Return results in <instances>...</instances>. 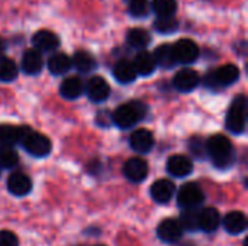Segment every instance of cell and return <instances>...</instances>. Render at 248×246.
<instances>
[{"label": "cell", "instance_id": "1", "mask_svg": "<svg viewBox=\"0 0 248 246\" xmlns=\"http://www.w3.org/2000/svg\"><path fill=\"white\" fill-rule=\"evenodd\" d=\"M206 152L212 158L215 167L225 170L234 162V148L231 141L224 135H214L206 142Z\"/></svg>", "mask_w": 248, "mask_h": 246}, {"label": "cell", "instance_id": "2", "mask_svg": "<svg viewBox=\"0 0 248 246\" xmlns=\"http://www.w3.org/2000/svg\"><path fill=\"white\" fill-rule=\"evenodd\" d=\"M147 113V107L140 103V101H129V103H125L122 106H119L112 119H113V123L121 128V129H129L132 128L134 125H137Z\"/></svg>", "mask_w": 248, "mask_h": 246}, {"label": "cell", "instance_id": "3", "mask_svg": "<svg viewBox=\"0 0 248 246\" xmlns=\"http://www.w3.org/2000/svg\"><path fill=\"white\" fill-rule=\"evenodd\" d=\"M247 122V97L244 94L237 96L228 110L227 115V129L232 133H243Z\"/></svg>", "mask_w": 248, "mask_h": 246}, {"label": "cell", "instance_id": "4", "mask_svg": "<svg viewBox=\"0 0 248 246\" xmlns=\"http://www.w3.org/2000/svg\"><path fill=\"white\" fill-rule=\"evenodd\" d=\"M22 146L33 157L36 158H42V157H46L49 152H51V141L42 135V133H38V132H33L28 128V130L25 132L22 141H20Z\"/></svg>", "mask_w": 248, "mask_h": 246}, {"label": "cell", "instance_id": "5", "mask_svg": "<svg viewBox=\"0 0 248 246\" xmlns=\"http://www.w3.org/2000/svg\"><path fill=\"white\" fill-rule=\"evenodd\" d=\"M205 200L202 188L196 183H186L177 193V204L183 209H196Z\"/></svg>", "mask_w": 248, "mask_h": 246}, {"label": "cell", "instance_id": "6", "mask_svg": "<svg viewBox=\"0 0 248 246\" xmlns=\"http://www.w3.org/2000/svg\"><path fill=\"white\" fill-rule=\"evenodd\" d=\"M171 49H173L176 62H180V64H192L199 57V48L190 39L177 41L174 45H171Z\"/></svg>", "mask_w": 248, "mask_h": 246}, {"label": "cell", "instance_id": "7", "mask_svg": "<svg viewBox=\"0 0 248 246\" xmlns=\"http://www.w3.org/2000/svg\"><path fill=\"white\" fill-rule=\"evenodd\" d=\"M157 236L164 244H176L183 236V228L179 220L166 219L157 228Z\"/></svg>", "mask_w": 248, "mask_h": 246}, {"label": "cell", "instance_id": "8", "mask_svg": "<svg viewBox=\"0 0 248 246\" xmlns=\"http://www.w3.org/2000/svg\"><path fill=\"white\" fill-rule=\"evenodd\" d=\"M86 93L87 97L94 101V103H102L105 100H108L109 94H110V87L108 84V81L103 77H92L87 84H86Z\"/></svg>", "mask_w": 248, "mask_h": 246}, {"label": "cell", "instance_id": "9", "mask_svg": "<svg viewBox=\"0 0 248 246\" xmlns=\"http://www.w3.org/2000/svg\"><path fill=\"white\" fill-rule=\"evenodd\" d=\"M199 83H201V77L192 68L180 70L173 78V84H174L176 90H179L182 93H189V91L195 90L199 86Z\"/></svg>", "mask_w": 248, "mask_h": 246}, {"label": "cell", "instance_id": "10", "mask_svg": "<svg viewBox=\"0 0 248 246\" xmlns=\"http://www.w3.org/2000/svg\"><path fill=\"white\" fill-rule=\"evenodd\" d=\"M125 177L132 183H141L148 175V164L142 158H131L124 165Z\"/></svg>", "mask_w": 248, "mask_h": 246}, {"label": "cell", "instance_id": "11", "mask_svg": "<svg viewBox=\"0 0 248 246\" xmlns=\"http://www.w3.org/2000/svg\"><path fill=\"white\" fill-rule=\"evenodd\" d=\"M215 86H231L240 78V70L234 64H225L209 75Z\"/></svg>", "mask_w": 248, "mask_h": 246}, {"label": "cell", "instance_id": "12", "mask_svg": "<svg viewBox=\"0 0 248 246\" xmlns=\"http://www.w3.org/2000/svg\"><path fill=\"white\" fill-rule=\"evenodd\" d=\"M129 145L135 152L147 154L154 146V136L148 129H137L129 138Z\"/></svg>", "mask_w": 248, "mask_h": 246}, {"label": "cell", "instance_id": "13", "mask_svg": "<svg viewBox=\"0 0 248 246\" xmlns=\"http://www.w3.org/2000/svg\"><path fill=\"white\" fill-rule=\"evenodd\" d=\"M221 223L219 212L214 207H205L202 210H198V226L201 231L206 233H212L218 229Z\"/></svg>", "mask_w": 248, "mask_h": 246}, {"label": "cell", "instance_id": "14", "mask_svg": "<svg viewBox=\"0 0 248 246\" xmlns=\"http://www.w3.org/2000/svg\"><path fill=\"white\" fill-rule=\"evenodd\" d=\"M176 193V186L170 180H158L151 186V197L158 204L169 203Z\"/></svg>", "mask_w": 248, "mask_h": 246}, {"label": "cell", "instance_id": "15", "mask_svg": "<svg viewBox=\"0 0 248 246\" xmlns=\"http://www.w3.org/2000/svg\"><path fill=\"white\" fill-rule=\"evenodd\" d=\"M167 171L173 177L183 178V177H187L193 171V164L185 155H173L167 161Z\"/></svg>", "mask_w": 248, "mask_h": 246}, {"label": "cell", "instance_id": "16", "mask_svg": "<svg viewBox=\"0 0 248 246\" xmlns=\"http://www.w3.org/2000/svg\"><path fill=\"white\" fill-rule=\"evenodd\" d=\"M32 43H33V46L39 52H51V51H54V49L58 48L60 39H58V36L54 32L46 30V29H42V30H38L33 35Z\"/></svg>", "mask_w": 248, "mask_h": 246}, {"label": "cell", "instance_id": "17", "mask_svg": "<svg viewBox=\"0 0 248 246\" xmlns=\"http://www.w3.org/2000/svg\"><path fill=\"white\" fill-rule=\"evenodd\" d=\"M7 190L17 197L26 196L31 193L32 190V181L31 178L23 174V173H13L9 178H7Z\"/></svg>", "mask_w": 248, "mask_h": 246}, {"label": "cell", "instance_id": "18", "mask_svg": "<svg viewBox=\"0 0 248 246\" xmlns=\"http://www.w3.org/2000/svg\"><path fill=\"white\" fill-rule=\"evenodd\" d=\"M28 128L15 126V125H0V145L12 146L15 144H20Z\"/></svg>", "mask_w": 248, "mask_h": 246}, {"label": "cell", "instance_id": "19", "mask_svg": "<svg viewBox=\"0 0 248 246\" xmlns=\"http://www.w3.org/2000/svg\"><path fill=\"white\" fill-rule=\"evenodd\" d=\"M224 228L230 235H240L247 229V217L243 212H230L224 217Z\"/></svg>", "mask_w": 248, "mask_h": 246}, {"label": "cell", "instance_id": "20", "mask_svg": "<svg viewBox=\"0 0 248 246\" xmlns=\"http://www.w3.org/2000/svg\"><path fill=\"white\" fill-rule=\"evenodd\" d=\"M44 61L42 57L39 54L38 49H28L25 51L23 57H22V70L29 74V75H35L42 70Z\"/></svg>", "mask_w": 248, "mask_h": 246}, {"label": "cell", "instance_id": "21", "mask_svg": "<svg viewBox=\"0 0 248 246\" xmlns=\"http://www.w3.org/2000/svg\"><path fill=\"white\" fill-rule=\"evenodd\" d=\"M113 75L119 83L128 84V83H132L138 74H137V70L134 67V62H131L128 59H121L116 62V65L113 68Z\"/></svg>", "mask_w": 248, "mask_h": 246}, {"label": "cell", "instance_id": "22", "mask_svg": "<svg viewBox=\"0 0 248 246\" xmlns=\"http://www.w3.org/2000/svg\"><path fill=\"white\" fill-rule=\"evenodd\" d=\"M83 91H84V84L78 77H68L60 86L61 96L68 99V100L78 99L83 94Z\"/></svg>", "mask_w": 248, "mask_h": 246}, {"label": "cell", "instance_id": "23", "mask_svg": "<svg viewBox=\"0 0 248 246\" xmlns=\"http://www.w3.org/2000/svg\"><path fill=\"white\" fill-rule=\"evenodd\" d=\"M132 62L137 70V74H141V75H151L157 67L153 54H150L147 51H141L140 54H137V57Z\"/></svg>", "mask_w": 248, "mask_h": 246}, {"label": "cell", "instance_id": "24", "mask_svg": "<svg viewBox=\"0 0 248 246\" xmlns=\"http://www.w3.org/2000/svg\"><path fill=\"white\" fill-rule=\"evenodd\" d=\"M154 61H155V65H160L161 68H173L177 62L174 59V55H173V49H171V45L169 43H163L160 45L154 54Z\"/></svg>", "mask_w": 248, "mask_h": 246}, {"label": "cell", "instance_id": "25", "mask_svg": "<svg viewBox=\"0 0 248 246\" xmlns=\"http://www.w3.org/2000/svg\"><path fill=\"white\" fill-rule=\"evenodd\" d=\"M126 42H128L132 48L144 49V48H147L148 43L151 42V36H150V33H148L145 29L134 28V29H129V30H128V33H126Z\"/></svg>", "mask_w": 248, "mask_h": 246}, {"label": "cell", "instance_id": "26", "mask_svg": "<svg viewBox=\"0 0 248 246\" xmlns=\"http://www.w3.org/2000/svg\"><path fill=\"white\" fill-rule=\"evenodd\" d=\"M71 65L76 67L80 72H90L96 68V61L93 55L87 51H77L71 59Z\"/></svg>", "mask_w": 248, "mask_h": 246}, {"label": "cell", "instance_id": "27", "mask_svg": "<svg viewBox=\"0 0 248 246\" xmlns=\"http://www.w3.org/2000/svg\"><path fill=\"white\" fill-rule=\"evenodd\" d=\"M71 68V59L62 54H54L49 59H48V70L54 74V75H62L65 74L68 70Z\"/></svg>", "mask_w": 248, "mask_h": 246}, {"label": "cell", "instance_id": "28", "mask_svg": "<svg viewBox=\"0 0 248 246\" xmlns=\"http://www.w3.org/2000/svg\"><path fill=\"white\" fill-rule=\"evenodd\" d=\"M17 77V67L10 58H0V81L10 83Z\"/></svg>", "mask_w": 248, "mask_h": 246}, {"label": "cell", "instance_id": "29", "mask_svg": "<svg viewBox=\"0 0 248 246\" xmlns=\"http://www.w3.org/2000/svg\"><path fill=\"white\" fill-rule=\"evenodd\" d=\"M17 161L19 157L12 146L0 145V168H13Z\"/></svg>", "mask_w": 248, "mask_h": 246}, {"label": "cell", "instance_id": "30", "mask_svg": "<svg viewBox=\"0 0 248 246\" xmlns=\"http://www.w3.org/2000/svg\"><path fill=\"white\" fill-rule=\"evenodd\" d=\"M153 9L157 16H174L177 10L176 0H153Z\"/></svg>", "mask_w": 248, "mask_h": 246}, {"label": "cell", "instance_id": "31", "mask_svg": "<svg viewBox=\"0 0 248 246\" xmlns=\"http://www.w3.org/2000/svg\"><path fill=\"white\" fill-rule=\"evenodd\" d=\"M154 28L160 33H173L179 29V22L173 16H158L154 22Z\"/></svg>", "mask_w": 248, "mask_h": 246}, {"label": "cell", "instance_id": "32", "mask_svg": "<svg viewBox=\"0 0 248 246\" xmlns=\"http://www.w3.org/2000/svg\"><path fill=\"white\" fill-rule=\"evenodd\" d=\"M180 225L183 228V231H198L199 226H198V210L195 209H185V212L182 213V217H180Z\"/></svg>", "mask_w": 248, "mask_h": 246}, {"label": "cell", "instance_id": "33", "mask_svg": "<svg viewBox=\"0 0 248 246\" xmlns=\"http://www.w3.org/2000/svg\"><path fill=\"white\" fill-rule=\"evenodd\" d=\"M148 0H129V13L134 17H144L148 14Z\"/></svg>", "mask_w": 248, "mask_h": 246}, {"label": "cell", "instance_id": "34", "mask_svg": "<svg viewBox=\"0 0 248 246\" xmlns=\"http://www.w3.org/2000/svg\"><path fill=\"white\" fill-rule=\"evenodd\" d=\"M0 246H19L17 236L10 231H0Z\"/></svg>", "mask_w": 248, "mask_h": 246}, {"label": "cell", "instance_id": "35", "mask_svg": "<svg viewBox=\"0 0 248 246\" xmlns=\"http://www.w3.org/2000/svg\"><path fill=\"white\" fill-rule=\"evenodd\" d=\"M189 148H190V151L193 152L195 157H198V158L205 157V152H203V151H206V146L203 145V142H202L199 138H193V139L189 142Z\"/></svg>", "mask_w": 248, "mask_h": 246}, {"label": "cell", "instance_id": "36", "mask_svg": "<svg viewBox=\"0 0 248 246\" xmlns=\"http://www.w3.org/2000/svg\"><path fill=\"white\" fill-rule=\"evenodd\" d=\"M3 52H4V42H3V39L0 38V57H1Z\"/></svg>", "mask_w": 248, "mask_h": 246}, {"label": "cell", "instance_id": "37", "mask_svg": "<svg viewBox=\"0 0 248 246\" xmlns=\"http://www.w3.org/2000/svg\"><path fill=\"white\" fill-rule=\"evenodd\" d=\"M96 246H106V245H96Z\"/></svg>", "mask_w": 248, "mask_h": 246}]
</instances>
